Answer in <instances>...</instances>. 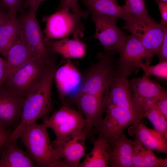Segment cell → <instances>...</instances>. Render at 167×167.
<instances>
[{
    "label": "cell",
    "instance_id": "obj_1",
    "mask_svg": "<svg viewBox=\"0 0 167 167\" xmlns=\"http://www.w3.org/2000/svg\"><path fill=\"white\" fill-rule=\"evenodd\" d=\"M57 68L54 63L50 64L38 86L24 99L20 122L12 131L15 137H19L28 126L41 118L48 117L52 111V88Z\"/></svg>",
    "mask_w": 167,
    "mask_h": 167
},
{
    "label": "cell",
    "instance_id": "obj_2",
    "mask_svg": "<svg viewBox=\"0 0 167 167\" xmlns=\"http://www.w3.org/2000/svg\"><path fill=\"white\" fill-rule=\"evenodd\" d=\"M46 127L43 123L34 122L28 126L19 138L29 155L38 166L43 167H66L58 157L51 143Z\"/></svg>",
    "mask_w": 167,
    "mask_h": 167
},
{
    "label": "cell",
    "instance_id": "obj_3",
    "mask_svg": "<svg viewBox=\"0 0 167 167\" xmlns=\"http://www.w3.org/2000/svg\"><path fill=\"white\" fill-rule=\"evenodd\" d=\"M112 55L105 53L98 54V61L89 67L83 76L81 92L107 98L112 80L118 70L117 61Z\"/></svg>",
    "mask_w": 167,
    "mask_h": 167
},
{
    "label": "cell",
    "instance_id": "obj_4",
    "mask_svg": "<svg viewBox=\"0 0 167 167\" xmlns=\"http://www.w3.org/2000/svg\"><path fill=\"white\" fill-rule=\"evenodd\" d=\"M52 62L33 57L8 76L3 85L14 94L25 99L38 86Z\"/></svg>",
    "mask_w": 167,
    "mask_h": 167
},
{
    "label": "cell",
    "instance_id": "obj_5",
    "mask_svg": "<svg viewBox=\"0 0 167 167\" xmlns=\"http://www.w3.org/2000/svg\"><path fill=\"white\" fill-rule=\"evenodd\" d=\"M43 124L46 127L51 129L54 133L56 137L52 142L53 146L86 132L85 121L82 113L79 111L64 105L54 112L50 117L44 118Z\"/></svg>",
    "mask_w": 167,
    "mask_h": 167
},
{
    "label": "cell",
    "instance_id": "obj_6",
    "mask_svg": "<svg viewBox=\"0 0 167 167\" xmlns=\"http://www.w3.org/2000/svg\"><path fill=\"white\" fill-rule=\"evenodd\" d=\"M30 10L16 17L18 34L24 45L34 57L47 62L53 61L36 17Z\"/></svg>",
    "mask_w": 167,
    "mask_h": 167
},
{
    "label": "cell",
    "instance_id": "obj_7",
    "mask_svg": "<svg viewBox=\"0 0 167 167\" xmlns=\"http://www.w3.org/2000/svg\"><path fill=\"white\" fill-rule=\"evenodd\" d=\"M80 19L66 8L58 9L54 14L44 17L45 41L60 39L70 36L80 39L84 36V28Z\"/></svg>",
    "mask_w": 167,
    "mask_h": 167
},
{
    "label": "cell",
    "instance_id": "obj_8",
    "mask_svg": "<svg viewBox=\"0 0 167 167\" xmlns=\"http://www.w3.org/2000/svg\"><path fill=\"white\" fill-rule=\"evenodd\" d=\"M167 27L156 23L151 17L132 16L126 22L123 28L135 37L152 54L157 55L167 32Z\"/></svg>",
    "mask_w": 167,
    "mask_h": 167
},
{
    "label": "cell",
    "instance_id": "obj_9",
    "mask_svg": "<svg viewBox=\"0 0 167 167\" xmlns=\"http://www.w3.org/2000/svg\"><path fill=\"white\" fill-rule=\"evenodd\" d=\"M105 116L97 128L99 136L110 144L127 127L142 119V114L132 110H125L107 104Z\"/></svg>",
    "mask_w": 167,
    "mask_h": 167
},
{
    "label": "cell",
    "instance_id": "obj_10",
    "mask_svg": "<svg viewBox=\"0 0 167 167\" xmlns=\"http://www.w3.org/2000/svg\"><path fill=\"white\" fill-rule=\"evenodd\" d=\"M118 53L119 55L117 61L118 71L127 77L138 71L139 68L136 66L138 62L144 60L145 62L150 63L153 56L132 35L126 36Z\"/></svg>",
    "mask_w": 167,
    "mask_h": 167
},
{
    "label": "cell",
    "instance_id": "obj_11",
    "mask_svg": "<svg viewBox=\"0 0 167 167\" xmlns=\"http://www.w3.org/2000/svg\"><path fill=\"white\" fill-rule=\"evenodd\" d=\"M92 19L95 26L93 37L100 41L105 53L112 55L118 53L126 36L117 26V20L93 15Z\"/></svg>",
    "mask_w": 167,
    "mask_h": 167
},
{
    "label": "cell",
    "instance_id": "obj_12",
    "mask_svg": "<svg viewBox=\"0 0 167 167\" xmlns=\"http://www.w3.org/2000/svg\"><path fill=\"white\" fill-rule=\"evenodd\" d=\"M107 104L111 105L124 110L140 113L142 116L143 110L130 90L127 77L118 71L112 80Z\"/></svg>",
    "mask_w": 167,
    "mask_h": 167
},
{
    "label": "cell",
    "instance_id": "obj_13",
    "mask_svg": "<svg viewBox=\"0 0 167 167\" xmlns=\"http://www.w3.org/2000/svg\"><path fill=\"white\" fill-rule=\"evenodd\" d=\"M107 99V98L81 92L76 98V104L85 121V131L88 135L92 128L97 127L102 119Z\"/></svg>",
    "mask_w": 167,
    "mask_h": 167
},
{
    "label": "cell",
    "instance_id": "obj_14",
    "mask_svg": "<svg viewBox=\"0 0 167 167\" xmlns=\"http://www.w3.org/2000/svg\"><path fill=\"white\" fill-rule=\"evenodd\" d=\"M83 76L71 60L66 61L57 68L54 79L59 99L64 102L66 97L79 89H81Z\"/></svg>",
    "mask_w": 167,
    "mask_h": 167
},
{
    "label": "cell",
    "instance_id": "obj_15",
    "mask_svg": "<svg viewBox=\"0 0 167 167\" xmlns=\"http://www.w3.org/2000/svg\"><path fill=\"white\" fill-rule=\"evenodd\" d=\"M87 135L84 132L53 146L58 157L63 161L66 167H79L80 160L86 155L84 141Z\"/></svg>",
    "mask_w": 167,
    "mask_h": 167
},
{
    "label": "cell",
    "instance_id": "obj_16",
    "mask_svg": "<svg viewBox=\"0 0 167 167\" xmlns=\"http://www.w3.org/2000/svg\"><path fill=\"white\" fill-rule=\"evenodd\" d=\"M144 74L141 77L128 80L130 90L135 98L141 107L144 108L154 102L166 91L158 83L151 80Z\"/></svg>",
    "mask_w": 167,
    "mask_h": 167
},
{
    "label": "cell",
    "instance_id": "obj_17",
    "mask_svg": "<svg viewBox=\"0 0 167 167\" xmlns=\"http://www.w3.org/2000/svg\"><path fill=\"white\" fill-rule=\"evenodd\" d=\"M128 133L135 140L152 150L167 153V137L155 129L148 127L141 123L140 120L130 125Z\"/></svg>",
    "mask_w": 167,
    "mask_h": 167
},
{
    "label": "cell",
    "instance_id": "obj_18",
    "mask_svg": "<svg viewBox=\"0 0 167 167\" xmlns=\"http://www.w3.org/2000/svg\"><path fill=\"white\" fill-rule=\"evenodd\" d=\"M24 99L3 85L0 88V121L6 126L13 125L20 119Z\"/></svg>",
    "mask_w": 167,
    "mask_h": 167
},
{
    "label": "cell",
    "instance_id": "obj_19",
    "mask_svg": "<svg viewBox=\"0 0 167 167\" xmlns=\"http://www.w3.org/2000/svg\"><path fill=\"white\" fill-rule=\"evenodd\" d=\"M109 166L111 167H133L134 141L121 132L110 144Z\"/></svg>",
    "mask_w": 167,
    "mask_h": 167
},
{
    "label": "cell",
    "instance_id": "obj_20",
    "mask_svg": "<svg viewBox=\"0 0 167 167\" xmlns=\"http://www.w3.org/2000/svg\"><path fill=\"white\" fill-rule=\"evenodd\" d=\"M92 15L126 22L132 18L124 5L119 6L114 0H82Z\"/></svg>",
    "mask_w": 167,
    "mask_h": 167
},
{
    "label": "cell",
    "instance_id": "obj_21",
    "mask_svg": "<svg viewBox=\"0 0 167 167\" xmlns=\"http://www.w3.org/2000/svg\"><path fill=\"white\" fill-rule=\"evenodd\" d=\"M46 44L51 54H59L66 61L81 58L87 52V45L80 39L66 37L58 40H49Z\"/></svg>",
    "mask_w": 167,
    "mask_h": 167
},
{
    "label": "cell",
    "instance_id": "obj_22",
    "mask_svg": "<svg viewBox=\"0 0 167 167\" xmlns=\"http://www.w3.org/2000/svg\"><path fill=\"white\" fill-rule=\"evenodd\" d=\"M33 160L17 145L16 142H8L0 159V167H33Z\"/></svg>",
    "mask_w": 167,
    "mask_h": 167
},
{
    "label": "cell",
    "instance_id": "obj_23",
    "mask_svg": "<svg viewBox=\"0 0 167 167\" xmlns=\"http://www.w3.org/2000/svg\"><path fill=\"white\" fill-rule=\"evenodd\" d=\"M110 145L105 139L101 137L94 142L89 153L86 155L80 167H107L109 166Z\"/></svg>",
    "mask_w": 167,
    "mask_h": 167
},
{
    "label": "cell",
    "instance_id": "obj_24",
    "mask_svg": "<svg viewBox=\"0 0 167 167\" xmlns=\"http://www.w3.org/2000/svg\"><path fill=\"white\" fill-rule=\"evenodd\" d=\"M33 57L20 40L18 34L5 57L6 78Z\"/></svg>",
    "mask_w": 167,
    "mask_h": 167
},
{
    "label": "cell",
    "instance_id": "obj_25",
    "mask_svg": "<svg viewBox=\"0 0 167 167\" xmlns=\"http://www.w3.org/2000/svg\"><path fill=\"white\" fill-rule=\"evenodd\" d=\"M133 167H167V158L156 157L153 150L134 140Z\"/></svg>",
    "mask_w": 167,
    "mask_h": 167
},
{
    "label": "cell",
    "instance_id": "obj_26",
    "mask_svg": "<svg viewBox=\"0 0 167 167\" xmlns=\"http://www.w3.org/2000/svg\"><path fill=\"white\" fill-rule=\"evenodd\" d=\"M16 17H10L0 26V53L5 58L18 35Z\"/></svg>",
    "mask_w": 167,
    "mask_h": 167
},
{
    "label": "cell",
    "instance_id": "obj_27",
    "mask_svg": "<svg viewBox=\"0 0 167 167\" xmlns=\"http://www.w3.org/2000/svg\"><path fill=\"white\" fill-rule=\"evenodd\" d=\"M142 118H147L155 129L167 137V119L159 111L154 102L144 108Z\"/></svg>",
    "mask_w": 167,
    "mask_h": 167
},
{
    "label": "cell",
    "instance_id": "obj_28",
    "mask_svg": "<svg viewBox=\"0 0 167 167\" xmlns=\"http://www.w3.org/2000/svg\"><path fill=\"white\" fill-rule=\"evenodd\" d=\"M136 67L141 68L144 74L149 76L152 75L162 80H167V60L160 62L157 64L150 66V64L144 63L142 61L137 63Z\"/></svg>",
    "mask_w": 167,
    "mask_h": 167
},
{
    "label": "cell",
    "instance_id": "obj_29",
    "mask_svg": "<svg viewBox=\"0 0 167 167\" xmlns=\"http://www.w3.org/2000/svg\"><path fill=\"white\" fill-rule=\"evenodd\" d=\"M124 5L128 12L135 17L151 18L147 10L145 0H125Z\"/></svg>",
    "mask_w": 167,
    "mask_h": 167
},
{
    "label": "cell",
    "instance_id": "obj_30",
    "mask_svg": "<svg viewBox=\"0 0 167 167\" xmlns=\"http://www.w3.org/2000/svg\"><path fill=\"white\" fill-rule=\"evenodd\" d=\"M69 9L71 11L78 16L80 19H86L89 13L88 11L80 7L78 0H60L58 10L62 8Z\"/></svg>",
    "mask_w": 167,
    "mask_h": 167
},
{
    "label": "cell",
    "instance_id": "obj_31",
    "mask_svg": "<svg viewBox=\"0 0 167 167\" xmlns=\"http://www.w3.org/2000/svg\"><path fill=\"white\" fill-rule=\"evenodd\" d=\"M2 9L6 10L10 17H16L19 11L22 12L23 0H2Z\"/></svg>",
    "mask_w": 167,
    "mask_h": 167
},
{
    "label": "cell",
    "instance_id": "obj_32",
    "mask_svg": "<svg viewBox=\"0 0 167 167\" xmlns=\"http://www.w3.org/2000/svg\"><path fill=\"white\" fill-rule=\"evenodd\" d=\"M156 107L164 117L167 119V93L166 91L154 102Z\"/></svg>",
    "mask_w": 167,
    "mask_h": 167
},
{
    "label": "cell",
    "instance_id": "obj_33",
    "mask_svg": "<svg viewBox=\"0 0 167 167\" xmlns=\"http://www.w3.org/2000/svg\"><path fill=\"white\" fill-rule=\"evenodd\" d=\"M157 55L159 62L167 60V32L164 36Z\"/></svg>",
    "mask_w": 167,
    "mask_h": 167
},
{
    "label": "cell",
    "instance_id": "obj_34",
    "mask_svg": "<svg viewBox=\"0 0 167 167\" xmlns=\"http://www.w3.org/2000/svg\"><path fill=\"white\" fill-rule=\"evenodd\" d=\"M160 12L161 24L167 26V2L156 1Z\"/></svg>",
    "mask_w": 167,
    "mask_h": 167
},
{
    "label": "cell",
    "instance_id": "obj_35",
    "mask_svg": "<svg viewBox=\"0 0 167 167\" xmlns=\"http://www.w3.org/2000/svg\"><path fill=\"white\" fill-rule=\"evenodd\" d=\"M45 0H23V8L36 12L41 3Z\"/></svg>",
    "mask_w": 167,
    "mask_h": 167
},
{
    "label": "cell",
    "instance_id": "obj_36",
    "mask_svg": "<svg viewBox=\"0 0 167 167\" xmlns=\"http://www.w3.org/2000/svg\"><path fill=\"white\" fill-rule=\"evenodd\" d=\"M7 74L5 60L0 57V88L5 81Z\"/></svg>",
    "mask_w": 167,
    "mask_h": 167
},
{
    "label": "cell",
    "instance_id": "obj_37",
    "mask_svg": "<svg viewBox=\"0 0 167 167\" xmlns=\"http://www.w3.org/2000/svg\"><path fill=\"white\" fill-rule=\"evenodd\" d=\"M10 135L6 128L0 129V151L6 145Z\"/></svg>",
    "mask_w": 167,
    "mask_h": 167
},
{
    "label": "cell",
    "instance_id": "obj_38",
    "mask_svg": "<svg viewBox=\"0 0 167 167\" xmlns=\"http://www.w3.org/2000/svg\"><path fill=\"white\" fill-rule=\"evenodd\" d=\"M10 17L7 12L0 9V26L7 21Z\"/></svg>",
    "mask_w": 167,
    "mask_h": 167
},
{
    "label": "cell",
    "instance_id": "obj_39",
    "mask_svg": "<svg viewBox=\"0 0 167 167\" xmlns=\"http://www.w3.org/2000/svg\"><path fill=\"white\" fill-rule=\"evenodd\" d=\"M6 126L5 124L0 121V129L6 128Z\"/></svg>",
    "mask_w": 167,
    "mask_h": 167
},
{
    "label": "cell",
    "instance_id": "obj_40",
    "mask_svg": "<svg viewBox=\"0 0 167 167\" xmlns=\"http://www.w3.org/2000/svg\"><path fill=\"white\" fill-rule=\"evenodd\" d=\"M156 1H160L165 2H167V0H156Z\"/></svg>",
    "mask_w": 167,
    "mask_h": 167
},
{
    "label": "cell",
    "instance_id": "obj_41",
    "mask_svg": "<svg viewBox=\"0 0 167 167\" xmlns=\"http://www.w3.org/2000/svg\"><path fill=\"white\" fill-rule=\"evenodd\" d=\"M2 0H0V9H2Z\"/></svg>",
    "mask_w": 167,
    "mask_h": 167
},
{
    "label": "cell",
    "instance_id": "obj_42",
    "mask_svg": "<svg viewBox=\"0 0 167 167\" xmlns=\"http://www.w3.org/2000/svg\"><path fill=\"white\" fill-rule=\"evenodd\" d=\"M115 0V1H117L118 0Z\"/></svg>",
    "mask_w": 167,
    "mask_h": 167
}]
</instances>
